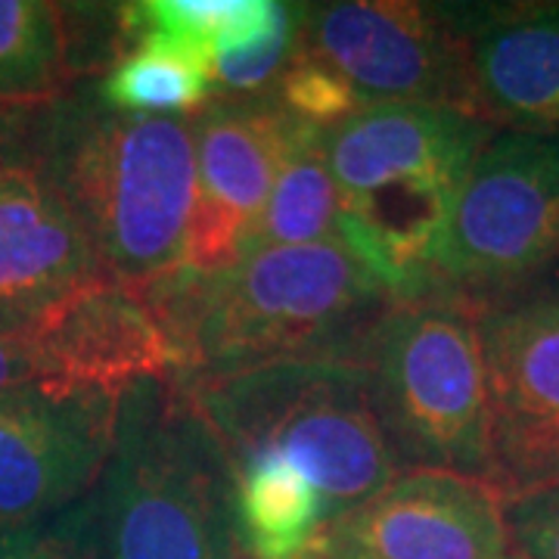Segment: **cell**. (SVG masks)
Instances as JSON below:
<instances>
[{
  "label": "cell",
  "mask_w": 559,
  "mask_h": 559,
  "mask_svg": "<svg viewBox=\"0 0 559 559\" xmlns=\"http://www.w3.org/2000/svg\"><path fill=\"white\" fill-rule=\"evenodd\" d=\"M100 277L109 274L62 183L53 100L0 103V333L25 336Z\"/></svg>",
  "instance_id": "ba28073f"
},
{
  "label": "cell",
  "mask_w": 559,
  "mask_h": 559,
  "mask_svg": "<svg viewBox=\"0 0 559 559\" xmlns=\"http://www.w3.org/2000/svg\"><path fill=\"white\" fill-rule=\"evenodd\" d=\"M0 559H106L97 488L50 520L3 532Z\"/></svg>",
  "instance_id": "44dd1931"
},
{
  "label": "cell",
  "mask_w": 559,
  "mask_h": 559,
  "mask_svg": "<svg viewBox=\"0 0 559 559\" xmlns=\"http://www.w3.org/2000/svg\"><path fill=\"white\" fill-rule=\"evenodd\" d=\"M498 128L426 103H377L323 128L345 242L399 301L429 296L426 259Z\"/></svg>",
  "instance_id": "7a4b0ae2"
},
{
  "label": "cell",
  "mask_w": 559,
  "mask_h": 559,
  "mask_svg": "<svg viewBox=\"0 0 559 559\" xmlns=\"http://www.w3.org/2000/svg\"><path fill=\"white\" fill-rule=\"evenodd\" d=\"M66 193L109 277L150 289L187 271L197 202L193 121L121 116L97 94L53 100Z\"/></svg>",
  "instance_id": "277c9868"
},
{
  "label": "cell",
  "mask_w": 559,
  "mask_h": 559,
  "mask_svg": "<svg viewBox=\"0 0 559 559\" xmlns=\"http://www.w3.org/2000/svg\"><path fill=\"white\" fill-rule=\"evenodd\" d=\"M69 79V35L57 3L0 0V103L57 100Z\"/></svg>",
  "instance_id": "d6986e66"
},
{
  "label": "cell",
  "mask_w": 559,
  "mask_h": 559,
  "mask_svg": "<svg viewBox=\"0 0 559 559\" xmlns=\"http://www.w3.org/2000/svg\"><path fill=\"white\" fill-rule=\"evenodd\" d=\"M230 559H255V557H249V554H242L240 547H237V550H234V554H230Z\"/></svg>",
  "instance_id": "484cf974"
},
{
  "label": "cell",
  "mask_w": 559,
  "mask_h": 559,
  "mask_svg": "<svg viewBox=\"0 0 559 559\" xmlns=\"http://www.w3.org/2000/svg\"><path fill=\"white\" fill-rule=\"evenodd\" d=\"M296 50L342 75L364 106L426 103L469 116L466 44L451 7L407 0L301 3Z\"/></svg>",
  "instance_id": "9c48e42d"
},
{
  "label": "cell",
  "mask_w": 559,
  "mask_h": 559,
  "mask_svg": "<svg viewBox=\"0 0 559 559\" xmlns=\"http://www.w3.org/2000/svg\"><path fill=\"white\" fill-rule=\"evenodd\" d=\"M301 3H280L277 16L255 38L221 47L212 57L215 100L267 97L299 44Z\"/></svg>",
  "instance_id": "ffe728a7"
},
{
  "label": "cell",
  "mask_w": 559,
  "mask_h": 559,
  "mask_svg": "<svg viewBox=\"0 0 559 559\" xmlns=\"http://www.w3.org/2000/svg\"><path fill=\"white\" fill-rule=\"evenodd\" d=\"M274 100L289 116L314 128H333L364 109V100L352 91L348 81L336 75L330 66L311 60L299 50L293 53L289 66L274 84Z\"/></svg>",
  "instance_id": "7402d4cb"
},
{
  "label": "cell",
  "mask_w": 559,
  "mask_h": 559,
  "mask_svg": "<svg viewBox=\"0 0 559 559\" xmlns=\"http://www.w3.org/2000/svg\"><path fill=\"white\" fill-rule=\"evenodd\" d=\"M503 500L485 479L404 469L330 522L308 559H503Z\"/></svg>",
  "instance_id": "5bb4252c"
},
{
  "label": "cell",
  "mask_w": 559,
  "mask_h": 559,
  "mask_svg": "<svg viewBox=\"0 0 559 559\" xmlns=\"http://www.w3.org/2000/svg\"><path fill=\"white\" fill-rule=\"evenodd\" d=\"M97 498L106 559H230L237 550L234 469L180 380L121 392Z\"/></svg>",
  "instance_id": "5b68a950"
},
{
  "label": "cell",
  "mask_w": 559,
  "mask_h": 559,
  "mask_svg": "<svg viewBox=\"0 0 559 559\" xmlns=\"http://www.w3.org/2000/svg\"><path fill=\"white\" fill-rule=\"evenodd\" d=\"M559 264V134L495 131L426 259L429 293L495 301Z\"/></svg>",
  "instance_id": "52a82bcc"
},
{
  "label": "cell",
  "mask_w": 559,
  "mask_h": 559,
  "mask_svg": "<svg viewBox=\"0 0 559 559\" xmlns=\"http://www.w3.org/2000/svg\"><path fill=\"white\" fill-rule=\"evenodd\" d=\"M364 364L401 469L488 473V370L479 301L451 293L399 301Z\"/></svg>",
  "instance_id": "8992f818"
},
{
  "label": "cell",
  "mask_w": 559,
  "mask_h": 559,
  "mask_svg": "<svg viewBox=\"0 0 559 559\" xmlns=\"http://www.w3.org/2000/svg\"><path fill=\"white\" fill-rule=\"evenodd\" d=\"M190 121L197 140V202L187 271L212 277L242 259L280 165L308 121L289 116L274 94L212 100Z\"/></svg>",
  "instance_id": "7c38bea8"
},
{
  "label": "cell",
  "mask_w": 559,
  "mask_h": 559,
  "mask_svg": "<svg viewBox=\"0 0 559 559\" xmlns=\"http://www.w3.org/2000/svg\"><path fill=\"white\" fill-rule=\"evenodd\" d=\"M97 100L121 116H193L215 100L212 69L178 50L138 44L124 50L94 87Z\"/></svg>",
  "instance_id": "ac0fdd59"
},
{
  "label": "cell",
  "mask_w": 559,
  "mask_h": 559,
  "mask_svg": "<svg viewBox=\"0 0 559 559\" xmlns=\"http://www.w3.org/2000/svg\"><path fill=\"white\" fill-rule=\"evenodd\" d=\"M503 525L520 559H559V481L503 500Z\"/></svg>",
  "instance_id": "603a6c76"
},
{
  "label": "cell",
  "mask_w": 559,
  "mask_h": 559,
  "mask_svg": "<svg viewBox=\"0 0 559 559\" xmlns=\"http://www.w3.org/2000/svg\"><path fill=\"white\" fill-rule=\"evenodd\" d=\"M38 385L121 395L146 380H183L187 360L156 299L116 277L66 296L22 336Z\"/></svg>",
  "instance_id": "4fadbf2b"
},
{
  "label": "cell",
  "mask_w": 559,
  "mask_h": 559,
  "mask_svg": "<svg viewBox=\"0 0 559 559\" xmlns=\"http://www.w3.org/2000/svg\"><path fill=\"white\" fill-rule=\"evenodd\" d=\"M146 293L183 352V380L283 358L364 360L399 305L340 240L267 246L221 274L180 271Z\"/></svg>",
  "instance_id": "6da1fadb"
},
{
  "label": "cell",
  "mask_w": 559,
  "mask_h": 559,
  "mask_svg": "<svg viewBox=\"0 0 559 559\" xmlns=\"http://www.w3.org/2000/svg\"><path fill=\"white\" fill-rule=\"evenodd\" d=\"M340 190L326 162L323 128L301 124L289 156L283 159L274 190L242 255L267 246H308L336 240Z\"/></svg>",
  "instance_id": "e0dca14e"
},
{
  "label": "cell",
  "mask_w": 559,
  "mask_h": 559,
  "mask_svg": "<svg viewBox=\"0 0 559 559\" xmlns=\"http://www.w3.org/2000/svg\"><path fill=\"white\" fill-rule=\"evenodd\" d=\"M234 469L237 547L255 559H308L323 532L320 495L299 466L259 454Z\"/></svg>",
  "instance_id": "2e32d148"
},
{
  "label": "cell",
  "mask_w": 559,
  "mask_h": 559,
  "mask_svg": "<svg viewBox=\"0 0 559 559\" xmlns=\"http://www.w3.org/2000/svg\"><path fill=\"white\" fill-rule=\"evenodd\" d=\"M230 466L277 454L320 495L323 528L404 473L364 360L283 358L180 380Z\"/></svg>",
  "instance_id": "3957f363"
},
{
  "label": "cell",
  "mask_w": 559,
  "mask_h": 559,
  "mask_svg": "<svg viewBox=\"0 0 559 559\" xmlns=\"http://www.w3.org/2000/svg\"><path fill=\"white\" fill-rule=\"evenodd\" d=\"M488 473L500 500L559 481V311L535 296L479 305Z\"/></svg>",
  "instance_id": "30bf717a"
},
{
  "label": "cell",
  "mask_w": 559,
  "mask_h": 559,
  "mask_svg": "<svg viewBox=\"0 0 559 559\" xmlns=\"http://www.w3.org/2000/svg\"><path fill=\"white\" fill-rule=\"evenodd\" d=\"M466 44L469 116L559 134V3L451 7Z\"/></svg>",
  "instance_id": "9a60e30c"
},
{
  "label": "cell",
  "mask_w": 559,
  "mask_h": 559,
  "mask_svg": "<svg viewBox=\"0 0 559 559\" xmlns=\"http://www.w3.org/2000/svg\"><path fill=\"white\" fill-rule=\"evenodd\" d=\"M28 382H38L28 342L22 340V336L0 333V392L20 389V385H28Z\"/></svg>",
  "instance_id": "cb8c5ba5"
},
{
  "label": "cell",
  "mask_w": 559,
  "mask_h": 559,
  "mask_svg": "<svg viewBox=\"0 0 559 559\" xmlns=\"http://www.w3.org/2000/svg\"><path fill=\"white\" fill-rule=\"evenodd\" d=\"M112 392H57L38 382L0 392V535L84 500L116 451Z\"/></svg>",
  "instance_id": "8fae6325"
},
{
  "label": "cell",
  "mask_w": 559,
  "mask_h": 559,
  "mask_svg": "<svg viewBox=\"0 0 559 559\" xmlns=\"http://www.w3.org/2000/svg\"><path fill=\"white\" fill-rule=\"evenodd\" d=\"M522 293H525V296H535V299L540 301H547V305H554V308L559 311V264L554 267V271H547L540 280H535L532 286H525ZM513 296H516V293H513Z\"/></svg>",
  "instance_id": "d4e9b609"
},
{
  "label": "cell",
  "mask_w": 559,
  "mask_h": 559,
  "mask_svg": "<svg viewBox=\"0 0 559 559\" xmlns=\"http://www.w3.org/2000/svg\"><path fill=\"white\" fill-rule=\"evenodd\" d=\"M503 559H510V557H503Z\"/></svg>",
  "instance_id": "4316f807"
}]
</instances>
